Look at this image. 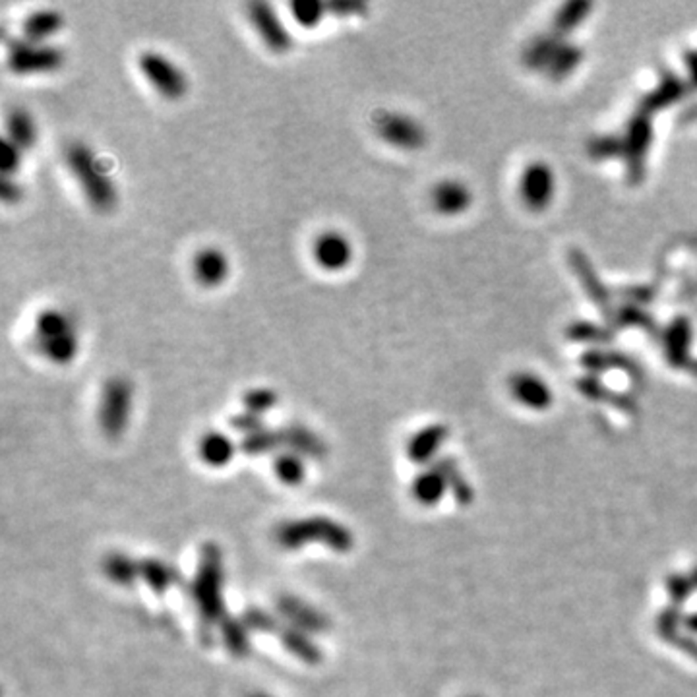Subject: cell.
Masks as SVG:
<instances>
[{
	"label": "cell",
	"instance_id": "6da1fadb",
	"mask_svg": "<svg viewBox=\"0 0 697 697\" xmlns=\"http://www.w3.org/2000/svg\"><path fill=\"white\" fill-rule=\"evenodd\" d=\"M192 597L200 613V633L203 642L211 639V628L225 618L223 606V556L221 548L208 543L200 552L198 574L192 584Z\"/></svg>",
	"mask_w": 697,
	"mask_h": 697
},
{
	"label": "cell",
	"instance_id": "7a4b0ae2",
	"mask_svg": "<svg viewBox=\"0 0 697 697\" xmlns=\"http://www.w3.org/2000/svg\"><path fill=\"white\" fill-rule=\"evenodd\" d=\"M64 159L87 203L99 213L113 211L116 200H119L116 186L90 145L83 142H70L64 150Z\"/></svg>",
	"mask_w": 697,
	"mask_h": 697
},
{
	"label": "cell",
	"instance_id": "3957f363",
	"mask_svg": "<svg viewBox=\"0 0 697 697\" xmlns=\"http://www.w3.org/2000/svg\"><path fill=\"white\" fill-rule=\"evenodd\" d=\"M275 541L287 550H297L304 545L319 543L336 552H348L355 545L351 531L341 525V523L322 515L283 523L275 531Z\"/></svg>",
	"mask_w": 697,
	"mask_h": 697
},
{
	"label": "cell",
	"instance_id": "277c9868",
	"mask_svg": "<svg viewBox=\"0 0 697 697\" xmlns=\"http://www.w3.org/2000/svg\"><path fill=\"white\" fill-rule=\"evenodd\" d=\"M134 389L128 378L113 376L105 382L99 401V427L111 440L121 438L133 413Z\"/></svg>",
	"mask_w": 697,
	"mask_h": 697
},
{
	"label": "cell",
	"instance_id": "5b68a950",
	"mask_svg": "<svg viewBox=\"0 0 697 697\" xmlns=\"http://www.w3.org/2000/svg\"><path fill=\"white\" fill-rule=\"evenodd\" d=\"M66 63V53L49 43H29L25 39L14 41L8 54V70L18 76L51 74L61 70Z\"/></svg>",
	"mask_w": 697,
	"mask_h": 697
},
{
	"label": "cell",
	"instance_id": "8992f818",
	"mask_svg": "<svg viewBox=\"0 0 697 697\" xmlns=\"http://www.w3.org/2000/svg\"><path fill=\"white\" fill-rule=\"evenodd\" d=\"M138 64L145 80L155 87L162 97L169 101H179L188 93L186 74L165 54L145 51L140 54Z\"/></svg>",
	"mask_w": 697,
	"mask_h": 697
},
{
	"label": "cell",
	"instance_id": "52a82bcc",
	"mask_svg": "<svg viewBox=\"0 0 697 697\" xmlns=\"http://www.w3.org/2000/svg\"><path fill=\"white\" fill-rule=\"evenodd\" d=\"M374 126L384 142L405 152L420 150L427 143L425 126L409 114L384 111L376 116Z\"/></svg>",
	"mask_w": 697,
	"mask_h": 697
},
{
	"label": "cell",
	"instance_id": "ba28073f",
	"mask_svg": "<svg viewBox=\"0 0 697 697\" xmlns=\"http://www.w3.org/2000/svg\"><path fill=\"white\" fill-rule=\"evenodd\" d=\"M246 14H249V20L256 29L258 37L271 53L285 54L293 49V37H290L287 25L271 5L250 3L246 6Z\"/></svg>",
	"mask_w": 697,
	"mask_h": 697
},
{
	"label": "cell",
	"instance_id": "9c48e42d",
	"mask_svg": "<svg viewBox=\"0 0 697 697\" xmlns=\"http://www.w3.org/2000/svg\"><path fill=\"white\" fill-rule=\"evenodd\" d=\"M556 177L552 172V167L545 162H535L529 167H525L519 181V194L521 200L525 201V206L541 211L555 198L556 191Z\"/></svg>",
	"mask_w": 697,
	"mask_h": 697
},
{
	"label": "cell",
	"instance_id": "30bf717a",
	"mask_svg": "<svg viewBox=\"0 0 697 697\" xmlns=\"http://www.w3.org/2000/svg\"><path fill=\"white\" fill-rule=\"evenodd\" d=\"M312 254L319 268L336 273L351 264L353 244L339 231H324L322 235L316 237Z\"/></svg>",
	"mask_w": 697,
	"mask_h": 697
},
{
	"label": "cell",
	"instance_id": "8fae6325",
	"mask_svg": "<svg viewBox=\"0 0 697 697\" xmlns=\"http://www.w3.org/2000/svg\"><path fill=\"white\" fill-rule=\"evenodd\" d=\"M278 608L281 616L290 623V626H295L302 632L324 633L331 626L328 616H324L319 610H316L314 606L307 604L297 597H289V594H285V597L280 599Z\"/></svg>",
	"mask_w": 697,
	"mask_h": 697
},
{
	"label": "cell",
	"instance_id": "7c38bea8",
	"mask_svg": "<svg viewBox=\"0 0 697 697\" xmlns=\"http://www.w3.org/2000/svg\"><path fill=\"white\" fill-rule=\"evenodd\" d=\"M229 258L223 250L208 246L196 252L192 260V273L198 285L206 289H215L225 283L229 278Z\"/></svg>",
	"mask_w": 697,
	"mask_h": 697
},
{
	"label": "cell",
	"instance_id": "4fadbf2b",
	"mask_svg": "<svg viewBox=\"0 0 697 697\" xmlns=\"http://www.w3.org/2000/svg\"><path fill=\"white\" fill-rule=\"evenodd\" d=\"M430 201L434 210L442 215H459L469 210L473 194L467 184L456 179H446L432 188Z\"/></svg>",
	"mask_w": 697,
	"mask_h": 697
},
{
	"label": "cell",
	"instance_id": "5bb4252c",
	"mask_svg": "<svg viewBox=\"0 0 697 697\" xmlns=\"http://www.w3.org/2000/svg\"><path fill=\"white\" fill-rule=\"evenodd\" d=\"M281 430H283L285 447H289L290 452L299 454L300 457H312V459L326 457L328 446L310 428H307L304 425H299V423H290Z\"/></svg>",
	"mask_w": 697,
	"mask_h": 697
},
{
	"label": "cell",
	"instance_id": "9a60e30c",
	"mask_svg": "<svg viewBox=\"0 0 697 697\" xmlns=\"http://www.w3.org/2000/svg\"><path fill=\"white\" fill-rule=\"evenodd\" d=\"M64 27V16L58 10L43 8L29 14L24 20L22 32L24 39L29 43H45L53 35H56Z\"/></svg>",
	"mask_w": 697,
	"mask_h": 697
},
{
	"label": "cell",
	"instance_id": "2e32d148",
	"mask_svg": "<svg viewBox=\"0 0 697 697\" xmlns=\"http://www.w3.org/2000/svg\"><path fill=\"white\" fill-rule=\"evenodd\" d=\"M275 635L281 639V643L285 645V649L293 653V655L299 657L300 661L309 663V664H316V663L322 661V651H319V647L302 630L290 626V623L281 622L278 632H275Z\"/></svg>",
	"mask_w": 697,
	"mask_h": 697
},
{
	"label": "cell",
	"instance_id": "e0dca14e",
	"mask_svg": "<svg viewBox=\"0 0 697 697\" xmlns=\"http://www.w3.org/2000/svg\"><path fill=\"white\" fill-rule=\"evenodd\" d=\"M138 568H140V577L148 584V587L155 594H165L172 585H177L181 581L179 572L163 560L143 558L138 562Z\"/></svg>",
	"mask_w": 697,
	"mask_h": 697
},
{
	"label": "cell",
	"instance_id": "ac0fdd59",
	"mask_svg": "<svg viewBox=\"0 0 697 697\" xmlns=\"http://www.w3.org/2000/svg\"><path fill=\"white\" fill-rule=\"evenodd\" d=\"M6 130H8V140H12L18 148L25 153L27 150H34L37 143V126L34 116L29 114L22 107H14L8 113L6 119Z\"/></svg>",
	"mask_w": 697,
	"mask_h": 697
},
{
	"label": "cell",
	"instance_id": "d6986e66",
	"mask_svg": "<svg viewBox=\"0 0 697 697\" xmlns=\"http://www.w3.org/2000/svg\"><path fill=\"white\" fill-rule=\"evenodd\" d=\"M198 454L210 467H223L235 456V444L223 432H208L201 436Z\"/></svg>",
	"mask_w": 697,
	"mask_h": 697
},
{
	"label": "cell",
	"instance_id": "ffe728a7",
	"mask_svg": "<svg viewBox=\"0 0 697 697\" xmlns=\"http://www.w3.org/2000/svg\"><path fill=\"white\" fill-rule=\"evenodd\" d=\"M35 347L43 357L53 362V365H61V367L70 365L80 351L78 331H70V333H64V336H58L45 341H35Z\"/></svg>",
	"mask_w": 697,
	"mask_h": 697
},
{
	"label": "cell",
	"instance_id": "44dd1931",
	"mask_svg": "<svg viewBox=\"0 0 697 697\" xmlns=\"http://www.w3.org/2000/svg\"><path fill=\"white\" fill-rule=\"evenodd\" d=\"M76 331V324L70 314L58 309H45L35 318V336L34 341H45L64 333Z\"/></svg>",
	"mask_w": 697,
	"mask_h": 697
},
{
	"label": "cell",
	"instance_id": "7402d4cb",
	"mask_svg": "<svg viewBox=\"0 0 697 697\" xmlns=\"http://www.w3.org/2000/svg\"><path fill=\"white\" fill-rule=\"evenodd\" d=\"M285 446V440H283V430L281 428H264V430H258L254 434H249V436H242V442H241V449L246 454V456H266V454H273L278 452L280 447Z\"/></svg>",
	"mask_w": 697,
	"mask_h": 697
},
{
	"label": "cell",
	"instance_id": "603a6c76",
	"mask_svg": "<svg viewBox=\"0 0 697 697\" xmlns=\"http://www.w3.org/2000/svg\"><path fill=\"white\" fill-rule=\"evenodd\" d=\"M221 633H223V642L229 649L232 657H246L250 653V630L246 628V623L242 618H232L225 616L221 620Z\"/></svg>",
	"mask_w": 697,
	"mask_h": 697
},
{
	"label": "cell",
	"instance_id": "cb8c5ba5",
	"mask_svg": "<svg viewBox=\"0 0 697 697\" xmlns=\"http://www.w3.org/2000/svg\"><path fill=\"white\" fill-rule=\"evenodd\" d=\"M103 572L116 585H133L140 577L138 562L126 555H121V552H113V555L105 556Z\"/></svg>",
	"mask_w": 697,
	"mask_h": 697
},
{
	"label": "cell",
	"instance_id": "d4e9b609",
	"mask_svg": "<svg viewBox=\"0 0 697 697\" xmlns=\"http://www.w3.org/2000/svg\"><path fill=\"white\" fill-rule=\"evenodd\" d=\"M273 471L278 475L281 483L289 486H297L304 481V475H307V469H304L302 457L295 452H281L273 461Z\"/></svg>",
	"mask_w": 697,
	"mask_h": 697
},
{
	"label": "cell",
	"instance_id": "484cf974",
	"mask_svg": "<svg viewBox=\"0 0 697 697\" xmlns=\"http://www.w3.org/2000/svg\"><path fill=\"white\" fill-rule=\"evenodd\" d=\"M514 389L515 394L529 405H546L548 401L546 384L533 374H517L514 378Z\"/></svg>",
	"mask_w": 697,
	"mask_h": 697
},
{
	"label": "cell",
	"instance_id": "4316f807",
	"mask_svg": "<svg viewBox=\"0 0 697 697\" xmlns=\"http://www.w3.org/2000/svg\"><path fill=\"white\" fill-rule=\"evenodd\" d=\"M444 438V428L442 427H428L425 430H420L415 438L409 444V454L415 461H423L427 459L432 452H436L440 440Z\"/></svg>",
	"mask_w": 697,
	"mask_h": 697
},
{
	"label": "cell",
	"instance_id": "83f0119b",
	"mask_svg": "<svg viewBox=\"0 0 697 697\" xmlns=\"http://www.w3.org/2000/svg\"><path fill=\"white\" fill-rule=\"evenodd\" d=\"M324 3H312V0H297L290 5V14L299 25L302 27H316L326 16Z\"/></svg>",
	"mask_w": 697,
	"mask_h": 697
},
{
	"label": "cell",
	"instance_id": "f1b7e54d",
	"mask_svg": "<svg viewBox=\"0 0 697 697\" xmlns=\"http://www.w3.org/2000/svg\"><path fill=\"white\" fill-rule=\"evenodd\" d=\"M242 403H244V411L261 417L270 409H273L275 403H278V394L270 388H254V389L244 391Z\"/></svg>",
	"mask_w": 697,
	"mask_h": 697
},
{
	"label": "cell",
	"instance_id": "f546056e",
	"mask_svg": "<svg viewBox=\"0 0 697 697\" xmlns=\"http://www.w3.org/2000/svg\"><path fill=\"white\" fill-rule=\"evenodd\" d=\"M242 622L246 623V628L250 632H266V633H275L280 628L281 620L273 618L270 613L261 608H249L242 616Z\"/></svg>",
	"mask_w": 697,
	"mask_h": 697
},
{
	"label": "cell",
	"instance_id": "4dcf8cb0",
	"mask_svg": "<svg viewBox=\"0 0 697 697\" xmlns=\"http://www.w3.org/2000/svg\"><path fill=\"white\" fill-rule=\"evenodd\" d=\"M326 10L331 16L338 18H351V16H365L368 12V6L360 0H333V3L326 5Z\"/></svg>",
	"mask_w": 697,
	"mask_h": 697
},
{
	"label": "cell",
	"instance_id": "1f68e13d",
	"mask_svg": "<svg viewBox=\"0 0 697 697\" xmlns=\"http://www.w3.org/2000/svg\"><path fill=\"white\" fill-rule=\"evenodd\" d=\"M229 425L232 430L241 432L242 436H249V434H254L258 430H264L266 425H264V418H261L260 415H254V413H249V411H242L239 415L232 417L229 420Z\"/></svg>",
	"mask_w": 697,
	"mask_h": 697
},
{
	"label": "cell",
	"instance_id": "d6a6232c",
	"mask_svg": "<svg viewBox=\"0 0 697 697\" xmlns=\"http://www.w3.org/2000/svg\"><path fill=\"white\" fill-rule=\"evenodd\" d=\"M3 153L5 155H3V163H0V167H3L5 177H12V174H16L20 171L24 152L12 140L5 138L3 140Z\"/></svg>",
	"mask_w": 697,
	"mask_h": 697
},
{
	"label": "cell",
	"instance_id": "836d02e7",
	"mask_svg": "<svg viewBox=\"0 0 697 697\" xmlns=\"http://www.w3.org/2000/svg\"><path fill=\"white\" fill-rule=\"evenodd\" d=\"M415 494H417V498H420L423 502H432L436 496H438V476L425 475V476L417 478Z\"/></svg>",
	"mask_w": 697,
	"mask_h": 697
},
{
	"label": "cell",
	"instance_id": "e575fe53",
	"mask_svg": "<svg viewBox=\"0 0 697 697\" xmlns=\"http://www.w3.org/2000/svg\"><path fill=\"white\" fill-rule=\"evenodd\" d=\"M0 196H3V200L6 203H18L24 198V188H22V184L16 179L5 177L3 179V191H0Z\"/></svg>",
	"mask_w": 697,
	"mask_h": 697
},
{
	"label": "cell",
	"instance_id": "d590c367",
	"mask_svg": "<svg viewBox=\"0 0 697 697\" xmlns=\"http://www.w3.org/2000/svg\"><path fill=\"white\" fill-rule=\"evenodd\" d=\"M250 697H270V695H264V693H254V695H250Z\"/></svg>",
	"mask_w": 697,
	"mask_h": 697
}]
</instances>
